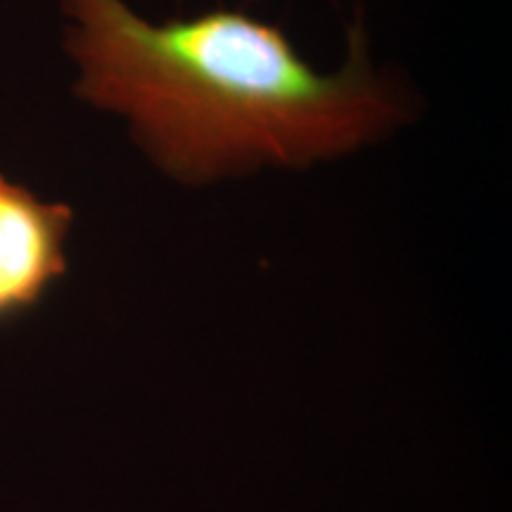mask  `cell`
<instances>
[{
    "label": "cell",
    "mask_w": 512,
    "mask_h": 512,
    "mask_svg": "<svg viewBox=\"0 0 512 512\" xmlns=\"http://www.w3.org/2000/svg\"><path fill=\"white\" fill-rule=\"evenodd\" d=\"M74 95L126 124L138 152L183 188L309 171L373 150L418 119L408 79L375 60L366 17L320 72L278 24L214 8L152 22L126 0H60Z\"/></svg>",
    "instance_id": "obj_1"
},
{
    "label": "cell",
    "mask_w": 512,
    "mask_h": 512,
    "mask_svg": "<svg viewBox=\"0 0 512 512\" xmlns=\"http://www.w3.org/2000/svg\"><path fill=\"white\" fill-rule=\"evenodd\" d=\"M74 211L0 174V328L29 316L69 271Z\"/></svg>",
    "instance_id": "obj_2"
}]
</instances>
